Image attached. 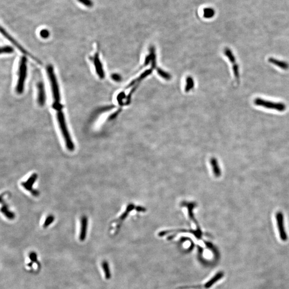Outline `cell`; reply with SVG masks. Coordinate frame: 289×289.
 Instances as JSON below:
<instances>
[{
	"instance_id": "1",
	"label": "cell",
	"mask_w": 289,
	"mask_h": 289,
	"mask_svg": "<svg viewBox=\"0 0 289 289\" xmlns=\"http://www.w3.org/2000/svg\"><path fill=\"white\" fill-rule=\"evenodd\" d=\"M47 72L50 82L52 93L53 96L52 107L55 110H56V112L62 110L63 105L61 100V94L58 83L55 75L54 68L52 65H49L47 67Z\"/></svg>"
},
{
	"instance_id": "2",
	"label": "cell",
	"mask_w": 289,
	"mask_h": 289,
	"mask_svg": "<svg viewBox=\"0 0 289 289\" xmlns=\"http://www.w3.org/2000/svg\"><path fill=\"white\" fill-rule=\"evenodd\" d=\"M56 117L58 124L60 127V131L62 135L63 138L64 139L65 145L67 149L70 152H72L74 151L75 149V146L68 129L64 115L62 111L58 112L56 113Z\"/></svg>"
},
{
	"instance_id": "3",
	"label": "cell",
	"mask_w": 289,
	"mask_h": 289,
	"mask_svg": "<svg viewBox=\"0 0 289 289\" xmlns=\"http://www.w3.org/2000/svg\"><path fill=\"white\" fill-rule=\"evenodd\" d=\"M27 58L25 56H22L19 61L18 72V80L16 87V91L17 93L21 94L24 90V85L27 75Z\"/></svg>"
},
{
	"instance_id": "4",
	"label": "cell",
	"mask_w": 289,
	"mask_h": 289,
	"mask_svg": "<svg viewBox=\"0 0 289 289\" xmlns=\"http://www.w3.org/2000/svg\"><path fill=\"white\" fill-rule=\"evenodd\" d=\"M254 103L257 106L262 107L271 110H276L280 112H283L286 110V105L283 103L275 102L259 98L255 99Z\"/></svg>"
},
{
	"instance_id": "5",
	"label": "cell",
	"mask_w": 289,
	"mask_h": 289,
	"mask_svg": "<svg viewBox=\"0 0 289 289\" xmlns=\"http://www.w3.org/2000/svg\"><path fill=\"white\" fill-rule=\"evenodd\" d=\"M223 277V273L219 272L217 273L215 276H214L210 280H208L207 282L203 284L198 286H193V287H181L179 289H207L210 288L215 284L216 283L221 280Z\"/></svg>"
},
{
	"instance_id": "6",
	"label": "cell",
	"mask_w": 289,
	"mask_h": 289,
	"mask_svg": "<svg viewBox=\"0 0 289 289\" xmlns=\"http://www.w3.org/2000/svg\"><path fill=\"white\" fill-rule=\"evenodd\" d=\"M1 33L2 34L3 36H5L6 38L8 40L10 41L13 45H14L21 52H22V53L24 54H25V55L29 56L30 58H31L33 60H35L36 62L38 63L39 64H41V63L40 61L39 60H38V59H37L36 58H35V57H34L33 55L30 54L26 49H25L22 47V46L20 45L17 42V41L14 40V39L13 38L12 36H10L9 34L6 31L5 29L3 28L2 27H1Z\"/></svg>"
},
{
	"instance_id": "7",
	"label": "cell",
	"mask_w": 289,
	"mask_h": 289,
	"mask_svg": "<svg viewBox=\"0 0 289 289\" xmlns=\"http://www.w3.org/2000/svg\"><path fill=\"white\" fill-rule=\"evenodd\" d=\"M276 220L277 223L278 230L279 231L280 238L283 241L287 240V232L285 231L284 215L281 212H278L276 214Z\"/></svg>"
},
{
	"instance_id": "8",
	"label": "cell",
	"mask_w": 289,
	"mask_h": 289,
	"mask_svg": "<svg viewBox=\"0 0 289 289\" xmlns=\"http://www.w3.org/2000/svg\"><path fill=\"white\" fill-rule=\"evenodd\" d=\"M37 179L38 174L36 173H33L26 181L22 182L21 183L22 187H24V189H25L27 191L30 192L34 196H39V192L33 188V186Z\"/></svg>"
},
{
	"instance_id": "9",
	"label": "cell",
	"mask_w": 289,
	"mask_h": 289,
	"mask_svg": "<svg viewBox=\"0 0 289 289\" xmlns=\"http://www.w3.org/2000/svg\"><path fill=\"white\" fill-rule=\"evenodd\" d=\"M92 61L95 67L96 72L98 76L101 79H103L105 76V74L103 69L102 64L100 59L99 53L98 52L95 53L92 58Z\"/></svg>"
},
{
	"instance_id": "10",
	"label": "cell",
	"mask_w": 289,
	"mask_h": 289,
	"mask_svg": "<svg viewBox=\"0 0 289 289\" xmlns=\"http://www.w3.org/2000/svg\"><path fill=\"white\" fill-rule=\"evenodd\" d=\"M37 101L40 106L45 104L46 97L45 85L42 81H40L37 84Z\"/></svg>"
},
{
	"instance_id": "11",
	"label": "cell",
	"mask_w": 289,
	"mask_h": 289,
	"mask_svg": "<svg viewBox=\"0 0 289 289\" xmlns=\"http://www.w3.org/2000/svg\"><path fill=\"white\" fill-rule=\"evenodd\" d=\"M88 218L84 215L80 218V230L79 234V239L81 241H84L86 239L88 228Z\"/></svg>"
},
{
	"instance_id": "12",
	"label": "cell",
	"mask_w": 289,
	"mask_h": 289,
	"mask_svg": "<svg viewBox=\"0 0 289 289\" xmlns=\"http://www.w3.org/2000/svg\"><path fill=\"white\" fill-rule=\"evenodd\" d=\"M268 61L272 64L275 65L277 67L280 68L281 69L287 70L289 68V64L288 63L286 62L283 61L277 60L276 58H270L268 59Z\"/></svg>"
},
{
	"instance_id": "13",
	"label": "cell",
	"mask_w": 289,
	"mask_h": 289,
	"mask_svg": "<svg viewBox=\"0 0 289 289\" xmlns=\"http://www.w3.org/2000/svg\"><path fill=\"white\" fill-rule=\"evenodd\" d=\"M210 163L213 170V172L215 177H219L221 175V171L218 161L215 158H212L210 160Z\"/></svg>"
},
{
	"instance_id": "14",
	"label": "cell",
	"mask_w": 289,
	"mask_h": 289,
	"mask_svg": "<svg viewBox=\"0 0 289 289\" xmlns=\"http://www.w3.org/2000/svg\"><path fill=\"white\" fill-rule=\"evenodd\" d=\"M1 211V213L9 220H13L15 218L14 213L10 210L9 208H8V206L4 204V205L2 206Z\"/></svg>"
},
{
	"instance_id": "15",
	"label": "cell",
	"mask_w": 289,
	"mask_h": 289,
	"mask_svg": "<svg viewBox=\"0 0 289 289\" xmlns=\"http://www.w3.org/2000/svg\"><path fill=\"white\" fill-rule=\"evenodd\" d=\"M102 267L103 269L105 278L107 280H109L111 278V273H110V268L108 262L106 261H104L102 262Z\"/></svg>"
},
{
	"instance_id": "16",
	"label": "cell",
	"mask_w": 289,
	"mask_h": 289,
	"mask_svg": "<svg viewBox=\"0 0 289 289\" xmlns=\"http://www.w3.org/2000/svg\"><path fill=\"white\" fill-rule=\"evenodd\" d=\"M55 220L54 216L53 215H49L47 218H46L45 222L43 224V227L44 228H46L49 227L50 225L54 222Z\"/></svg>"
},
{
	"instance_id": "17",
	"label": "cell",
	"mask_w": 289,
	"mask_h": 289,
	"mask_svg": "<svg viewBox=\"0 0 289 289\" xmlns=\"http://www.w3.org/2000/svg\"><path fill=\"white\" fill-rule=\"evenodd\" d=\"M215 14L214 11L211 8H206L203 10V16L205 18H211Z\"/></svg>"
},
{
	"instance_id": "18",
	"label": "cell",
	"mask_w": 289,
	"mask_h": 289,
	"mask_svg": "<svg viewBox=\"0 0 289 289\" xmlns=\"http://www.w3.org/2000/svg\"><path fill=\"white\" fill-rule=\"evenodd\" d=\"M13 48L9 46H5L2 47L1 49V54H11L13 53Z\"/></svg>"
},
{
	"instance_id": "19",
	"label": "cell",
	"mask_w": 289,
	"mask_h": 289,
	"mask_svg": "<svg viewBox=\"0 0 289 289\" xmlns=\"http://www.w3.org/2000/svg\"><path fill=\"white\" fill-rule=\"evenodd\" d=\"M79 2L87 7H92L93 6V2L91 0H78Z\"/></svg>"
},
{
	"instance_id": "20",
	"label": "cell",
	"mask_w": 289,
	"mask_h": 289,
	"mask_svg": "<svg viewBox=\"0 0 289 289\" xmlns=\"http://www.w3.org/2000/svg\"><path fill=\"white\" fill-rule=\"evenodd\" d=\"M40 36L43 38H47L49 36V32L47 30H42L41 31Z\"/></svg>"
},
{
	"instance_id": "21",
	"label": "cell",
	"mask_w": 289,
	"mask_h": 289,
	"mask_svg": "<svg viewBox=\"0 0 289 289\" xmlns=\"http://www.w3.org/2000/svg\"><path fill=\"white\" fill-rule=\"evenodd\" d=\"M29 257H30V259H31V260L32 262H36V261H37V256H36V254L35 252H32L31 253H30V254H29Z\"/></svg>"
},
{
	"instance_id": "22",
	"label": "cell",
	"mask_w": 289,
	"mask_h": 289,
	"mask_svg": "<svg viewBox=\"0 0 289 289\" xmlns=\"http://www.w3.org/2000/svg\"><path fill=\"white\" fill-rule=\"evenodd\" d=\"M112 79L115 80L116 81H120V79H121L120 76L116 74H113L112 76Z\"/></svg>"
}]
</instances>
